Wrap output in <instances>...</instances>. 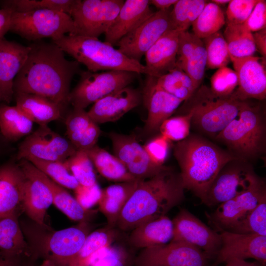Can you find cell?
Masks as SVG:
<instances>
[{
    "label": "cell",
    "mask_w": 266,
    "mask_h": 266,
    "mask_svg": "<svg viewBox=\"0 0 266 266\" xmlns=\"http://www.w3.org/2000/svg\"><path fill=\"white\" fill-rule=\"evenodd\" d=\"M0 266H18L16 259L0 254Z\"/></svg>",
    "instance_id": "cell-57"
},
{
    "label": "cell",
    "mask_w": 266,
    "mask_h": 266,
    "mask_svg": "<svg viewBox=\"0 0 266 266\" xmlns=\"http://www.w3.org/2000/svg\"><path fill=\"white\" fill-rule=\"evenodd\" d=\"M254 43L260 54L266 58V29L255 32L253 33Z\"/></svg>",
    "instance_id": "cell-54"
},
{
    "label": "cell",
    "mask_w": 266,
    "mask_h": 266,
    "mask_svg": "<svg viewBox=\"0 0 266 266\" xmlns=\"http://www.w3.org/2000/svg\"><path fill=\"white\" fill-rule=\"evenodd\" d=\"M74 23L68 14L51 9L27 12H13L9 31L31 41L44 38L57 40L66 33L71 34Z\"/></svg>",
    "instance_id": "cell-8"
},
{
    "label": "cell",
    "mask_w": 266,
    "mask_h": 266,
    "mask_svg": "<svg viewBox=\"0 0 266 266\" xmlns=\"http://www.w3.org/2000/svg\"><path fill=\"white\" fill-rule=\"evenodd\" d=\"M169 9L159 10L123 36L116 44L118 50L140 63L142 57L166 33L173 30Z\"/></svg>",
    "instance_id": "cell-12"
},
{
    "label": "cell",
    "mask_w": 266,
    "mask_h": 266,
    "mask_svg": "<svg viewBox=\"0 0 266 266\" xmlns=\"http://www.w3.org/2000/svg\"><path fill=\"white\" fill-rule=\"evenodd\" d=\"M33 124L16 105L0 104V133L6 140L16 141L28 135Z\"/></svg>",
    "instance_id": "cell-35"
},
{
    "label": "cell",
    "mask_w": 266,
    "mask_h": 266,
    "mask_svg": "<svg viewBox=\"0 0 266 266\" xmlns=\"http://www.w3.org/2000/svg\"><path fill=\"white\" fill-rule=\"evenodd\" d=\"M26 160L61 186L75 190L79 183L69 170L65 161H52L29 157Z\"/></svg>",
    "instance_id": "cell-42"
},
{
    "label": "cell",
    "mask_w": 266,
    "mask_h": 266,
    "mask_svg": "<svg viewBox=\"0 0 266 266\" xmlns=\"http://www.w3.org/2000/svg\"><path fill=\"white\" fill-rule=\"evenodd\" d=\"M18 161L25 177L22 208L35 224L48 229L45 217L47 210L53 204V198L45 174L26 159Z\"/></svg>",
    "instance_id": "cell-14"
},
{
    "label": "cell",
    "mask_w": 266,
    "mask_h": 266,
    "mask_svg": "<svg viewBox=\"0 0 266 266\" xmlns=\"http://www.w3.org/2000/svg\"><path fill=\"white\" fill-rule=\"evenodd\" d=\"M141 93L142 101L148 113L143 129L148 134L159 130L162 123L183 102L165 91L157 84L155 77L149 75Z\"/></svg>",
    "instance_id": "cell-20"
},
{
    "label": "cell",
    "mask_w": 266,
    "mask_h": 266,
    "mask_svg": "<svg viewBox=\"0 0 266 266\" xmlns=\"http://www.w3.org/2000/svg\"><path fill=\"white\" fill-rule=\"evenodd\" d=\"M30 50V46L8 40L4 37L0 38V101L9 103L12 100L14 79Z\"/></svg>",
    "instance_id": "cell-22"
},
{
    "label": "cell",
    "mask_w": 266,
    "mask_h": 266,
    "mask_svg": "<svg viewBox=\"0 0 266 266\" xmlns=\"http://www.w3.org/2000/svg\"><path fill=\"white\" fill-rule=\"evenodd\" d=\"M74 191L75 199L86 210L98 204L102 192L98 182L89 186L79 185Z\"/></svg>",
    "instance_id": "cell-51"
},
{
    "label": "cell",
    "mask_w": 266,
    "mask_h": 266,
    "mask_svg": "<svg viewBox=\"0 0 266 266\" xmlns=\"http://www.w3.org/2000/svg\"><path fill=\"white\" fill-rule=\"evenodd\" d=\"M65 162L79 185L89 186L97 182L94 165L85 151H77Z\"/></svg>",
    "instance_id": "cell-45"
},
{
    "label": "cell",
    "mask_w": 266,
    "mask_h": 266,
    "mask_svg": "<svg viewBox=\"0 0 266 266\" xmlns=\"http://www.w3.org/2000/svg\"><path fill=\"white\" fill-rule=\"evenodd\" d=\"M140 180L119 182L102 190L99 201L100 211L106 219L107 226H116L120 214Z\"/></svg>",
    "instance_id": "cell-31"
},
{
    "label": "cell",
    "mask_w": 266,
    "mask_h": 266,
    "mask_svg": "<svg viewBox=\"0 0 266 266\" xmlns=\"http://www.w3.org/2000/svg\"><path fill=\"white\" fill-rule=\"evenodd\" d=\"M25 183V177L18 164L9 162L0 166V219L18 214Z\"/></svg>",
    "instance_id": "cell-25"
},
{
    "label": "cell",
    "mask_w": 266,
    "mask_h": 266,
    "mask_svg": "<svg viewBox=\"0 0 266 266\" xmlns=\"http://www.w3.org/2000/svg\"><path fill=\"white\" fill-rule=\"evenodd\" d=\"M231 60L253 56L257 50L253 33L243 24H227L223 34Z\"/></svg>",
    "instance_id": "cell-36"
},
{
    "label": "cell",
    "mask_w": 266,
    "mask_h": 266,
    "mask_svg": "<svg viewBox=\"0 0 266 266\" xmlns=\"http://www.w3.org/2000/svg\"><path fill=\"white\" fill-rule=\"evenodd\" d=\"M16 105L33 122L39 125L58 120L65 108L43 96L30 93H14Z\"/></svg>",
    "instance_id": "cell-30"
},
{
    "label": "cell",
    "mask_w": 266,
    "mask_h": 266,
    "mask_svg": "<svg viewBox=\"0 0 266 266\" xmlns=\"http://www.w3.org/2000/svg\"><path fill=\"white\" fill-rule=\"evenodd\" d=\"M225 266H264L257 261L247 262L243 260L233 259L226 263Z\"/></svg>",
    "instance_id": "cell-56"
},
{
    "label": "cell",
    "mask_w": 266,
    "mask_h": 266,
    "mask_svg": "<svg viewBox=\"0 0 266 266\" xmlns=\"http://www.w3.org/2000/svg\"><path fill=\"white\" fill-rule=\"evenodd\" d=\"M13 11L9 9H0V38L9 31Z\"/></svg>",
    "instance_id": "cell-53"
},
{
    "label": "cell",
    "mask_w": 266,
    "mask_h": 266,
    "mask_svg": "<svg viewBox=\"0 0 266 266\" xmlns=\"http://www.w3.org/2000/svg\"><path fill=\"white\" fill-rule=\"evenodd\" d=\"M65 124L68 139L77 151H86L97 145L100 129L84 109L73 107Z\"/></svg>",
    "instance_id": "cell-28"
},
{
    "label": "cell",
    "mask_w": 266,
    "mask_h": 266,
    "mask_svg": "<svg viewBox=\"0 0 266 266\" xmlns=\"http://www.w3.org/2000/svg\"><path fill=\"white\" fill-rule=\"evenodd\" d=\"M156 79L157 84L165 91L183 101L187 100L197 90L191 78L177 65Z\"/></svg>",
    "instance_id": "cell-38"
},
{
    "label": "cell",
    "mask_w": 266,
    "mask_h": 266,
    "mask_svg": "<svg viewBox=\"0 0 266 266\" xmlns=\"http://www.w3.org/2000/svg\"><path fill=\"white\" fill-rule=\"evenodd\" d=\"M39 266H56L51 260L44 259Z\"/></svg>",
    "instance_id": "cell-58"
},
{
    "label": "cell",
    "mask_w": 266,
    "mask_h": 266,
    "mask_svg": "<svg viewBox=\"0 0 266 266\" xmlns=\"http://www.w3.org/2000/svg\"><path fill=\"white\" fill-rule=\"evenodd\" d=\"M138 74L128 71H81L78 83L70 92L68 102L84 109L100 99L128 87Z\"/></svg>",
    "instance_id": "cell-9"
},
{
    "label": "cell",
    "mask_w": 266,
    "mask_h": 266,
    "mask_svg": "<svg viewBox=\"0 0 266 266\" xmlns=\"http://www.w3.org/2000/svg\"><path fill=\"white\" fill-rule=\"evenodd\" d=\"M225 24L224 13L220 6L209 2H206L192 26L193 33L202 39L220 31Z\"/></svg>",
    "instance_id": "cell-40"
},
{
    "label": "cell",
    "mask_w": 266,
    "mask_h": 266,
    "mask_svg": "<svg viewBox=\"0 0 266 266\" xmlns=\"http://www.w3.org/2000/svg\"><path fill=\"white\" fill-rule=\"evenodd\" d=\"M206 1L203 0H178L170 12L173 30L187 31L202 10Z\"/></svg>",
    "instance_id": "cell-41"
},
{
    "label": "cell",
    "mask_w": 266,
    "mask_h": 266,
    "mask_svg": "<svg viewBox=\"0 0 266 266\" xmlns=\"http://www.w3.org/2000/svg\"><path fill=\"white\" fill-rule=\"evenodd\" d=\"M36 226L28 232L32 252L51 260L56 266H68L90 233L87 221L57 231Z\"/></svg>",
    "instance_id": "cell-7"
},
{
    "label": "cell",
    "mask_w": 266,
    "mask_h": 266,
    "mask_svg": "<svg viewBox=\"0 0 266 266\" xmlns=\"http://www.w3.org/2000/svg\"><path fill=\"white\" fill-rule=\"evenodd\" d=\"M32 253L19 223L18 214L0 219V254L17 259Z\"/></svg>",
    "instance_id": "cell-32"
},
{
    "label": "cell",
    "mask_w": 266,
    "mask_h": 266,
    "mask_svg": "<svg viewBox=\"0 0 266 266\" xmlns=\"http://www.w3.org/2000/svg\"><path fill=\"white\" fill-rule=\"evenodd\" d=\"M173 155L180 167L184 189L192 192L202 202L221 169L237 158L228 150L193 134L176 143Z\"/></svg>",
    "instance_id": "cell-3"
},
{
    "label": "cell",
    "mask_w": 266,
    "mask_h": 266,
    "mask_svg": "<svg viewBox=\"0 0 266 266\" xmlns=\"http://www.w3.org/2000/svg\"><path fill=\"white\" fill-rule=\"evenodd\" d=\"M258 0H230L226 11L227 23L243 24L249 16Z\"/></svg>",
    "instance_id": "cell-49"
},
{
    "label": "cell",
    "mask_w": 266,
    "mask_h": 266,
    "mask_svg": "<svg viewBox=\"0 0 266 266\" xmlns=\"http://www.w3.org/2000/svg\"><path fill=\"white\" fill-rule=\"evenodd\" d=\"M192 117V114L188 112L167 118L159 127L161 134L170 141L179 142L185 139L190 134Z\"/></svg>",
    "instance_id": "cell-46"
},
{
    "label": "cell",
    "mask_w": 266,
    "mask_h": 266,
    "mask_svg": "<svg viewBox=\"0 0 266 266\" xmlns=\"http://www.w3.org/2000/svg\"><path fill=\"white\" fill-rule=\"evenodd\" d=\"M229 231L245 234L266 236V200L260 202Z\"/></svg>",
    "instance_id": "cell-44"
},
{
    "label": "cell",
    "mask_w": 266,
    "mask_h": 266,
    "mask_svg": "<svg viewBox=\"0 0 266 266\" xmlns=\"http://www.w3.org/2000/svg\"><path fill=\"white\" fill-rule=\"evenodd\" d=\"M148 0H126L116 18L104 33V41L112 45L134 29L154 12Z\"/></svg>",
    "instance_id": "cell-27"
},
{
    "label": "cell",
    "mask_w": 266,
    "mask_h": 266,
    "mask_svg": "<svg viewBox=\"0 0 266 266\" xmlns=\"http://www.w3.org/2000/svg\"><path fill=\"white\" fill-rule=\"evenodd\" d=\"M123 0H79L70 16L74 30L69 34L98 38L116 18Z\"/></svg>",
    "instance_id": "cell-11"
},
{
    "label": "cell",
    "mask_w": 266,
    "mask_h": 266,
    "mask_svg": "<svg viewBox=\"0 0 266 266\" xmlns=\"http://www.w3.org/2000/svg\"><path fill=\"white\" fill-rule=\"evenodd\" d=\"M266 200V183L261 178L247 191L218 205L209 218L219 232L229 231Z\"/></svg>",
    "instance_id": "cell-17"
},
{
    "label": "cell",
    "mask_w": 266,
    "mask_h": 266,
    "mask_svg": "<svg viewBox=\"0 0 266 266\" xmlns=\"http://www.w3.org/2000/svg\"><path fill=\"white\" fill-rule=\"evenodd\" d=\"M180 32L177 30L168 31L147 51L144 55L147 75L158 78L176 66Z\"/></svg>",
    "instance_id": "cell-26"
},
{
    "label": "cell",
    "mask_w": 266,
    "mask_h": 266,
    "mask_svg": "<svg viewBox=\"0 0 266 266\" xmlns=\"http://www.w3.org/2000/svg\"><path fill=\"white\" fill-rule=\"evenodd\" d=\"M85 152L99 172L106 179L118 183L137 180L115 155L97 145Z\"/></svg>",
    "instance_id": "cell-34"
},
{
    "label": "cell",
    "mask_w": 266,
    "mask_h": 266,
    "mask_svg": "<svg viewBox=\"0 0 266 266\" xmlns=\"http://www.w3.org/2000/svg\"><path fill=\"white\" fill-rule=\"evenodd\" d=\"M176 65L188 75L197 89L206 66V52L201 39L187 31L180 33Z\"/></svg>",
    "instance_id": "cell-24"
},
{
    "label": "cell",
    "mask_w": 266,
    "mask_h": 266,
    "mask_svg": "<svg viewBox=\"0 0 266 266\" xmlns=\"http://www.w3.org/2000/svg\"><path fill=\"white\" fill-rule=\"evenodd\" d=\"M230 1V0H213L211 1V2L216 4L219 6L229 3Z\"/></svg>",
    "instance_id": "cell-59"
},
{
    "label": "cell",
    "mask_w": 266,
    "mask_h": 266,
    "mask_svg": "<svg viewBox=\"0 0 266 266\" xmlns=\"http://www.w3.org/2000/svg\"><path fill=\"white\" fill-rule=\"evenodd\" d=\"M173 236L172 221L166 215L146 220L132 230L130 243L145 249L162 246L170 242Z\"/></svg>",
    "instance_id": "cell-29"
},
{
    "label": "cell",
    "mask_w": 266,
    "mask_h": 266,
    "mask_svg": "<svg viewBox=\"0 0 266 266\" xmlns=\"http://www.w3.org/2000/svg\"><path fill=\"white\" fill-rule=\"evenodd\" d=\"M179 172L164 166L153 176L140 180L122 209L116 226L132 230L141 223L166 214L185 199Z\"/></svg>",
    "instance_id": "cell-2"
},
{
    "label": "cell",
    "mask_w": 266,
    "mask_h": 266,
    "mask_svg": "<svg viewBox=\"0 0 266 266\" xmlns=\"http://www.w3.org/2000/svg\"><path fill=\"white\" fill-rule=\"evenodd\" d=\"M45 180L52 193L53 203L57 208L71 220L87 221L92 211L85 210L64 187L46 175Z\"/></svg>",
    "instance_id": "cell-37"
},
{
    "label": "cell",
    "mask_w": 266,
    "mask_h": 266,
    "mask_svg": "<svg viewBox=\"0 0 266 266\" xmlns=\"http://www.w3.org/2000/svg\"><path fill=\"white\" fill-rule=\"evenodd\" d=\"M170 142V140L160 134L143 146L154 164L159 166H164L169 153Z\"/></svg>",
    "instance_id": "cell-50"
},
{
    "label": "cell",
    "mask_w": 266,
    "mask_h": 266,
    "mask_svg": "<svg viewBox=\"0 0 266 266\" xmlns=\"http://www.w3.org/2000/svg\"><path fill=\"white\" fill-rule=\"evenodd\" d=\"M208 256L196 247L171 241L159 246L143 249L135 266H206Z\"/></svg>",
    "instance_id": "cell-15"
},
{
    "label": "cell",
    "mask_w": 266,
    "mask_h": 266,
    "mask_svg": "<svg viewBox=\"0 0 266 266\" xmlns=\"http://www.w3.org/2000/svg\"><path fill=\"white\" fill-rule=\"evenodd\" d=\"M172 221L173 236L171 241L194 246L208 257L216 256L221 245L219 233L208 227L185 209H181Z\"/></svg>",
    "instance_id": "cell-16"
},
{
    "label": "cell",
    "mask_w": 266,
    "mask_h": 266,
    "mask_svg": "<svg viewBox=\"0 0 266 266\" xmlns=\"http://www.w3.org/2000/svg\"><path fill=\"white\" fill-rule=\"evenodd\" d=\"M178 0H151L150 3L159 10H166L172 5H174Z\"/></svg>",
    "instance_id": "cell-55"
},
{
    "label": "cell",
    "mask_w": 266,
    "mask_h": 266,
    "mask_svg": "<svg viewBox=\"0 0 266 266\" xmlns=\"http://www.w3.org/2000/svg\"><path fill=\"white\" fill-rule=\"evenodd\" d=\"M233 94L223 96L200 86L183 105V114H192L191 125L214 138L237 115L242 103Z\"/></svg>",
    "instance_id": "cell-6"
},
{
    "label": "cell",
    "mask_w": 266,
    "mask_h": 266,
    "mask_svg": "<svg viewBox=\"0 0 266 266\" xmlns=\"http://www.w3.org/2000/svg\"><path fill=\"white\" fill-rule=\"evenodd\" d=\"M202 40L206 52V66L211 69L227 66L231 60L223 34L218 31Z\"/></svg>",
    "instance_id": "cell-43"
},
{
    "label": "cell",
    "mask_w": 266,
    "mask_h": 266,
    "mask_svg": "<svg viewBox=\"0 0 266 266\" xmlns=\"http://www.w3.org/2000/svg\"><path fill=\"white\" fill-rule=\"evenodd\" d=\"M52 42L85 66L89 71L122 70L147 74L144 65L98 38L68 34Z\"/></svg>",
    "instance_id": "cell-5"
},
{
    "label": "cell",
    "mask_w": 266,
    "mask_h": 266,
    "mask_svg": "<svg viewBox=\"0 0 266 266\" xmlns=\"http://www.w3.org/2000/svg\"><path fill=\"white\" fill-rule=\"evenodd\" d=\"M235 157L248 161L266 149V120L260 105L243 101L237 116L215 138Z\"/></svg>",
    "instance_id": "cell-4"
},
{
    "label": "cell",
    "mask_w": 266,
    "mask_h": 266,
    "mask_svg": "<svg viewBox=\"0 0 266 266\" xmlns=\"http://www.w3.org/2000/svg\"><path fill=\"white\" fill-rule=\"evenodd\" d=\"M236 73L238 85L233 94L241 101L266 97V72L261 59L253 56L232 60Z\"/></svg>",
    "instance_id": "cell-21"
},
{
    "label": "cell",
    "mask_w": 266,
    "mask_h": 266,
    "mask_svg": "<svg viewBox=\"0 0 266 266\" xmlns=\"http://www.w3.org/2000/svg\"><path fill=\"white\" fill-rule=\"evenodd\" d=\"M76 151L68 139L53 131L48 125H42L20 144L16 159L19 161L33 157L64 162Z\"/></svg>",
    "instance_id": "cell-13"
},
{
    "label": "cell",
    "mask_w": 266,
    "mask_h": 266,
    "mask_svg": "<svg viewBox=\"0 0 266 266\" xmlns=\"http://www.w3.org/2000/svg\"><path fill=\"white\" fill-rule=\"evenodd\" d=\"M90 266H130L129 255L124 248L112 245L104 248Z\"/></svg>",
    "instance_id": "cell-48"
},
{
    "label": "cell",
    "mask_w": 266,
    "mask_h": 266,
    "mask_svg": "<svg viewBox=\"0 0 266 266\" xmlns=\"http://www.w3.org/2000/svg\"><path fill=\"white\" fill-rule=\"evenodd\" d=\"M243 24L251 33L266 29V0H258L249 16Z\"/></svg>",
    "instance_id": "cell-52"
},
{
    "label": "cell",
    "mask_w": 266,
    "mask_h": 266,
    "mask_svg": "<svg viewBox=\"0 0 266 266\" xmlns=\"http://www.w3.org/2000/svg\"><path fill=\"white\" fill-rule=\"evenodd\" d=\"M79 0H4L0 1L1 8L15 12H27L40 9H51L69 15Z\"/></svg>",
    "instance_id": "cell-39"
},
{
    "label": "cell",
    "mask_w": 266,
    "mask_h": 266,
    "mask_svg": "<svg viewBox=\"0 0 266 266\" xmlns=\"http://www.w3.org/2000/svg\"><path fill=\"white\" fill-rule=\"evenodd\" d=\"M109 137L115 156L135 179L149 178L164 166H157L151 162L143 146L134 136L112 133Z\"/></svg>",
    "instance_id": "cell-18"
},
{
    "label": "cell",
    "mask_w": 266,
    "mask_h": 266,
    "mask_svg": "<svg viewBox=\"0 0 266 266\" xmlns=\"http://www.w3.org/2000/svg\"><path fill=\"white\" fill-rule=\"evenodd\" d=\"M261 178L249 161L235 158L221 169L203 203L209 206L218 205L247 191Z\"/></svg>",
    "instance_id": "cell-10"
},
{
    "label": "cell",
    "mask_w": 266,
    "mask_h": 266,
    "mask_svg": "<svg viewBox=\"0 0 266 266\" xmlns=\"http://www.w3.org/2000/svg\"><path fill=\"white\" fill-rule=\"evenodd\" d=\"M141 101V92L128 86L98 100L87 113L97 124L114 122Z\"/></svg>",
    "instance_id": "cell-23"
},
{
    "label": "cell",
    "mask_w": 266,
    "mask_h": 266,
    "mask_svg": "<svg viewBox=\"0 0 266 266\" xmlns=\"http://www.w3.org/2000/svg\"><path fill=\"white\" fill-rule=\"evenodd\" d=\"M30 46L27 59L14 80V94L40 95L66 109L69 104L71 81L81 72L80 64L67 60L65 52L53 42H37Z\"/></svg>",
    "instance_id": "cell-1"
},
{
    "label": "cell",
    "mask_w": 266,
    "mask_h": 266,
    "mask_svg": "<svg viewBox=\"0 0 266 266\" xmlns=\"http://www.w3.org/2000/svg\"><path fill=\"white\" fill-rule=\"evenodd\" d=\"M221 245L215 265L233 259H253L262 265L266 263V236L245 234L220 231Z\"/></svg>",
    "instance_id": "cell-19"
},
{
    "label": "cell",
    "mask_w": 266,
    "mask_h": 266,
    "mask_svg": "<svg viewBox=\"0 0 266 266\" xmlns=\"http://www.w3.org/2000/svg\"><path fill=\"white\" fill-rule=\"evenodd\" d=\"M117 236L114 228L108 226L90 233L68 266H90L105 248L112 244Z\"/></svg>",
    "instance_id": "cell-33"
},
{
    "label": "cell",
    "mask_w": 266,
    "mask_h": 266,
    "mask_svg": "<svg viewBox=\"0 0 266 266\" xmlns=\"http://www.w3.org/2000/svg\"><path fill=\"white\" fill-rule=\"evenodd\" d=\"M238 85V79L234 70L224 66L218 69L211 78V89L220 96L233 95Z\"/></svg>",
    "instance_id": "cell-47"
}]
</instances>
